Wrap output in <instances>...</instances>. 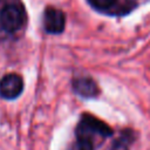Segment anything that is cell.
Listing matches in <instances>:
<instances>
[{
	"label": "cell",
	"mask_w": 150,
	"mask_h": 150,
	"mask_svg": "<svg viewBox=\"0 0 150 150\" xmlns=\"http://www.w3.org/2000/svg\"><path fill=\"white\" fill-rule=\"evenodd\" d=\"M66 25V16L62 11L54 8V7H47L43 13V27L46 32L50 34H59L63 30Z\"/></svg>",
	"instance_id": "3"
},
{
	"label": "cell",
	"mask_w": 150,
	"mask_h": 150,
	"mask_svg": "<svg viewBox=\"0 0 150 150\" xmlns=\"http://www.w3.org/2000/svg\"><path fill=\"white\" fill-rule=\"evenodd\" d=\"M23 89V81L18 74H7L0 81V96L7 100L18 97Z\"/></svg>",
	"instance_id": "2"
},
{
	"label": "cell",
	"mask_w": 150,
	"mask_h": 150,
	"mask_svg": "<svg viewBox=\"0 0 150 150\" xmlns=\"http://www.w3.org/2000/svg\"><path fill=\"white\" fill-rule=\"evenodd\" d=\"M25 20V11L18 4L6 5L0 12V25L8 33H14L19 30L23 26Z\"/></svg>",
	"instance_id": "1"
},
{
	"label": "cell",
	"mask_w": 150,
	"mask_h": 150,
	"mask_svg": "<svg viewBox=\"0 0 150 150\" xmlns=\"http://www.w3.org/2000/svg\"><path fill=\"white\" fill-rule=\"evenodd\" d=\"M87 1L93 8L98 11H108L112 8L117 2V0H87Z\"/></svg>",
	"instance_id": "6"
},
{
	"label": "cell",
	"mask_w": 150,
	"mask_h": 150,
	"mask_svg": "<svg viewBox=\"0 0 150 150\" xmlns=\"http://www.w3.org/2000/svg\"><path fill=\"white\" fill-rule=\"evenodd\" d=\"M131 141H132V135L130 134L129 130H125L120 135L118 138H116L112 142L110 150H129Z\"/></svg>",
	"instance_id": "5"
},
{
	"label": "cell",
	"mask_w": 150,
	"mask_h": 150,
	"mask_svg": "<svg viewBox=\"0 0 150 150\" xmlns=\"http://www.w3.org/2000/svg\"><path fill=\"white\" fill-rule=\"evenodd\" d=\"M73 88L76 94H79L82 97H95L98 94V88L97 84L95 83L94 80L89 77H80L74 80L73 82Z\"/></svg>",
	"instance_id": "4"
}]
</instances>
